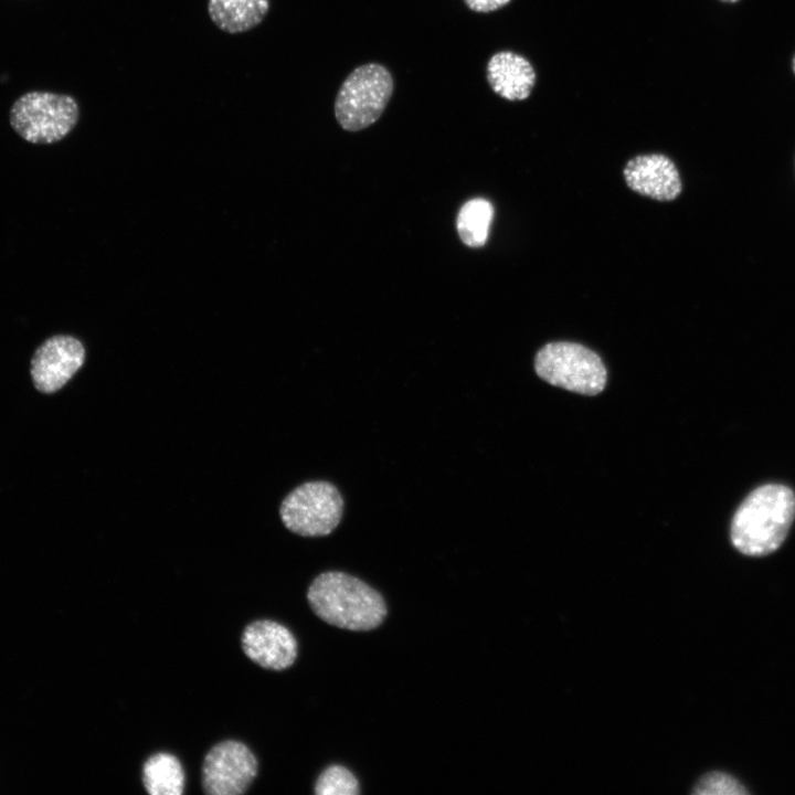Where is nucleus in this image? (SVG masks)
Segmentation results:
<instances>
[{
  "mask_svg": "<svg viewBox=\"0 0 795 795\" xmlns=\"http://www.w3.org/2000/svg\"><path fill=\"white\" fill-rule=\"evenodd\" d=\"M721 1L733 3V2H738L739 0H721Z\"/></svg>",
  "mask_w": 795,
  "mask_h": 795,
  "instance_id": "nucleus-19",
  "label": "nucleus"
},
{
  "mask_svg": "<svg viewBox=\"0 0 795 795\" xmlns=\"http://www.w3.org/2000/svg\"><path fill=\"white\" fill-rule=\"evenodd\" d=\"M748 789L734 777L722 772L704 775L695 786L698 795H745Z\"/></svg>",
  "mask_w": 795,
  "mask_h": 795,
  "instance_id": "nucleus-16",
  "label": "nucleus"
},
{
  "mask_svg": "<svg viewBox=\"0 0 795 795\" xmlns=\"http://www.w3.org/2000/svg\"><path fill=\"white\" fill-rule=\"evenodd\" d=\"M795 517V494L784 485L767 484L753 490L740 505L731 523L736 550L763 556L777 550Z\"/></svg>",
  "mask_w": 795,
  "mask_h": 795,
  "instance_id": "nucleus-1",
  "label": "nucleus"
},
{
  "mask_svg": "<svg viewBox=\"0 0 795 795\" xmlns=\"http://www.w3.org/2000/svg\"><path fill=\"white\" fill-rule=\"evenodd\" d=\"M791 67H792V71H793V73H794V75H795V54H794L793 57H792Z\"/></svg>",
  "mask_w": 795,
  "mask_h": 795,
  "instance_id": "nucleus-18",
  "label": "nucleus"
},
{
  "mask_svg": "<svg viewBox=\"0 0 795 795\" xmlns=\"http://www.w3.org/2000/svg\"><path fill=\"white\" fill-rule=\"evenodd\" d=\"M537 374L548 383L585 395H595L606 384V368L589 348L559 341L543 346L534 358Z\"/></svg>",
  "mask_w": 795,
  "mask_h": 795,
  "instance_id": "nucleus-5",
  "label": "nucleus"
},
{
  "mask_svg": "<svg viewBox=\"0 0 795 795\" xmlns=\"http://www.w3.org/2000/svg\"><path fill=\"white\" fill-rule=\"evenodd\" d=\"M486 71L491 89L507 100L526 99L536 83V72L531 63L511 51L495 53L489 59Z\"/></svg>",
  "mask_w": 795,
  "mask_h": 795,
  "instance_id": "nucleus-11",
  "label": "nucleus"
},
{
  "mask_svg": "<svg viewBox=\"0 0 795 795\" xmlns=\"http://www.w3.org/2000/svg\"><path fill=\"white\" fill-rule=\"evenodd\" d=\"M245 655L263 668L283 670L297 657V642L284 625L259 619L248 624L241 637Z\"/></svg>",
  "mask_w": 795,
  "mask_h": 795,
  "instance_id": "nucleus-9",
  "label": "nucleus"
},
{
  "mask_svg": "<svg viewBox=\"0 0 795 795\" xmlns=\"http://www.w3.org/2000/svg\"><path fill=\"white\" fill-rule=\"evenodd\" d=\"M307 598L319 618L343 629L370 630L386 615L383 597L363 581L343 572L319 574L311 582Z\"/></svg>",
  "mask_w": 795,
  "mask_h": 795,
  "instance_id": "nucleus-2",
  "label": "nucleus"
},
{
  "mask_svg": "<svg viewBox=\"0 0 795 795\" xmlns=\"http://www.w3.org/2000/svg\"><path fill=\"white\" fill-rule=\"evenodd\" d=\"M269 10V0H209L208 12L213 23L231 34L246 32L258 25Z\"/></svg>",
  "mask_w": 795,
  "mask_h": 795,
  "instance_id": "nucleus-12",
  "label": "nucleus"
},
{
  "mask_svg": "<svg viewBox=\"0 0 795 795\" xmlns=\"http://www.w3.org/2000/svg\"><path fill=\"white\" fill-rule=\"evenodd\" d=\"M85 360V348L75 337L55 335L34 351L31 359V378L35 389L50 394L62 389L80 370Z\"/></svg>",
  "mask_w": 795,
  "mask_h": 795,
  "instance_id": "nucleus-8",
  "label": "nucleus"
},
{
  "mask_svg": "<svg viewBox=\"0 0 795 795\" xmlns=\"http://www.w3.org/2000/svg\"><path fill=\"white\" fill-rule=\"evenodd\" d=\"M257 774V760L244 743L219 742L206 753L202 766V786L210 795L243 794Z\"/></svg>",
  "mask_w": 795,
  "mask_h": 795,
  "instance_id": "nucleus-7",
  "label": "nucleus"
},
{
  "mask_svg": "<svg viewBox=\"0 0 795 795\" xmlns=\"http://www.w3.org/2000/svg\"><path fill=\"white\" fill-rule=\"evenodd\" d=\"M390 71L379 63L354 68L341 84L335 100V116L348 131L362 130L383 114L393 93Z\"/></svg>",
  "mask_w": 795,
  "mask_h": 795,
  "instance_id": "nucleus-4",
  "label": "nucleus"
},
{
  "mask_svg": "<svg viewBox=\"0 0 795 795\" xmlns=\"http://www.w3.org/2000/svg\"><path fill=\"white\" fill-rule=\"evenodd\" d=\"M360 792L356 776L346 767L331 765L318 777L317 795H357Z\"/></svg>",
  "mask_w": 795,
  "mask_h": 795,
  "instance_id": "nucleus-15",
  "label": "nucleus"
},
{
  "mask_svg": "<svg viewBox=\"0 0 795 795\" xmlns=\"http://www.w3.org/2000/svg\"><path fill=\"white\" fill-rule=\"evenodd\" d=\"M623 173L632 190L658 201H671L681 192V181L675 163L660 153L634 157L627 162Z\"/></svg>",
  "mask_w": 795,
  "mask_h": 795,
  "instance_id": "nucleus-10",
  "label": "nucleus"
},
{
  "mask_svg": "<svg viewBox=\"0 0 795 795\" xmlns=\"http://www.w3.org/2000/svg\"><path fill=\"white\" fill-rule=\"evenodd\" d=\"M142 783L151 795H181L184 772L180 761L166 752L151 755L142 766Z\"/></svg>",
  "mask_w": 795,
  "mask_h": 795,
  "instance_id": "nucleus-13",
  "label": "nucleus"
},
{
  "mask_svg": "<svg viewBox=\"0 0 795 795\" xmlns=\"http://www.w3.org/2000/svg\"><path fill=\"white\" fill-rule=\"evenodd\" d=\"M80 106L67 94L32 91L18 97L9 110L12 129L25 141L54 144L77 125Z\"/></svg>",
  "mask_w": 795,
  "mask_h": 795,
  "instance_id": "nucleus-3",
  "label": "nucleus"
},
{
  "mask_svg": "<svg viewBox=\"0 0 795 795\" xmlns=\"http://www.w3.org/2000/svg\"><path fill=\"white\" fill-rule=\"evenodd\" d=\"M494 216L491 203L476 198L467 201L457 216V232L464 244L470 247L483 246L488 237L489 226Z\"/></svg>",
  "mask_w": 795,
  "mask_h": 795,
  "instance_id": "nucleus-14",
  "label": "nucleus"
},
{
  "mask_svg": "<svg viewBox=\"0 0 795 795\" xmlns=\"http://www.w3.org/2000/svg\"><path fill=\"white\" fill-rule=\"evenodd\" d=\"M510 1L511 0H464L470 10L480 13H487L500 9Z\"/></svg>",
  "mask_w": 795,
  "mask_h": 795,
  "instance_id": "nucleus-17",
  "label": "nucleus"
},
{
  "mask_svg": "<svg viewBox=\"0 0 795 795\" xmlns=\"http://www.w3.org/2000/svg\"><path fill=\"white\" fill-rule=\"evenodd\" d=\"M285 527L303 537L331 533L343 513V499L335 485L325 480L308 481L295 488L279 509Z\"/></svg>",
  "mask_w": 795,
  "mask_h": 795,
  "instance_id": "nucleus-6",
  "label": "nucleus"
}]
</instances>
